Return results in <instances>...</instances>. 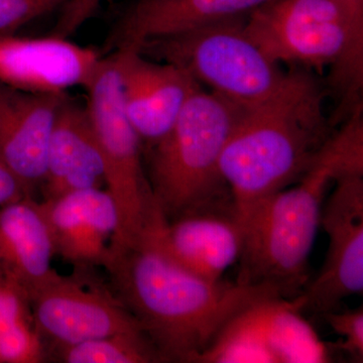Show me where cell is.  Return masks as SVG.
I'll return each instance as SVG.
<instances>
[{
	"label": "cell",
	"instance_id": "obj_1",
	"mask_svg": "<svg viewBox=\"0 0 363 363\" xmlns=\"http://www.w3.org/2000/svg\"><path fill=\"white\" fill-rule=\"evenodd\" d=\"M104 267L111 292L135 318L164 362L197 363L233 315L262 296L274 295L236 281H208L142 240L109 250Z\"/></svg>",
	"mask_w": 363,
	"mask_h": 363
},
{
	"label": "cell",
	"instance_id": "obj_2",
	"mask_svg": "<svg viewBox=\"0 0 363 363\" xmlns=\"http://www.w3.org/2000/svg\"><path fill=\"white\" fill-rule=\"evenodd\" d=\"M363 173V118L353 111L302 178L253 208L243 222L236 283L293 300L309 283V260L326 192L338 177Z\"/></svg>",
	"mask_w": 363,
	"mask_h": 363
},
{
	"label": "cell",
	"instance_id": "obj_3",
	"mask_svg": "<svg viewBox=\"0 0 363 363\" xmlns=\"http://www.w3.org/2000/svg\"><path fill=\"white\" fill-rule=\"evenodd\" d=\"M332 135L321 88L303 69L289 72L272 96L243 108L219 164L242 225L257 204L302 178Z\"/></svg>",
	"mask_w": 363,
	"mask_h": 363
},
{
	"label": "cell",
	"instance_id": "obj_4",
	"mask_svg": "<svg viewBox=\"0 0 363 363\" xmlns=\"http://www.w3.org/2000/svg\"><path fill=\"white\" fill-rule=\"evenodd\" d=\"M243 108L200 88L168 135L145 152L152 196L167 220L233 204L219 164Z\"/></svg>",
	"mask_w": 363,
	"mask_h": 363
},
{
	"label": "cell",
	"instance_id": "obj_5",
	"mask_svg": "<svg viewBox=\"0 0 363 363\" xmlns=\"http://www.w3.org/2000/svg\"><path fill=\"white\" fill-rule=\"evenodd\" d=\"M247 16L145 40L130 49L178 67L201 87L247 108L278 92L289 75L250 39Z\"/></svg>",
	"mask_w": 363,
	"mask_h": 363
},
{
	"label": "cell",
	"instance_id": "obj_6",
	"mask_svg": "<svg viewBox=\"0 0 363 363\" xmlns=\"http://www.w3.org/2000/svg\"><path fill=\"white\" fill-rule=\"evenodd\" d=\"M85 89L104 159L105 186L118 214L109 250H121L138 240L156 202L143 168L142 142L124 111L116 52L102 57Z\"/></svg>",
	"mask_w": 363,
	"mask_h": 363
},
{
	"label": "cell",
	"instance_id": "obj_7",
	"mask_svg": "<svg viewBox=\"0 0 363 363\" xmlns=\"http://www.w3.org/2000/svg\"><path fill=\"white\" fill-rule=\"evenodd\" d=\"M333 353L292 300L266 295L233 315L197 363H324Z\"/></svg>",
	"mask_w": 363,
	"mask_h": 363
},
{
	"label": "cell",
	"instance_id": "obj_8",
	"mask_svg": "<svg viewBox=\"0 0 363 363\" xmlns=\"http://www.w3.org/2000/svg\"><path fill=\"white\" fill-rule=\"evenodd\" d=\"M267 58L306 71L333 70L347 44L345 18L332 0H271L245 18Z\"/></svg>",
	"mask_w": 363,
	"mask_h": 363
},
{
	"label": "cell",
	"instance_id": "obj_9",
	"mask_svg": "<svg viewBox=\"0 0 363 363\" xmlns=\"http://www.w3.org/2000/svg\"><path fill=\"white\" fill-rule=\"evenodd\" d=\"M322 208L320 227L328 236L321 271L293 298L302 313L323 315L363 292V173L345 174Z\"/></svg>",
	"mask_w": 363,
	"mask_h": 363
},
{
	"label": "cell",
	"instance_id": "obj_10",
	"mask_svg": "<svg viewBox=\"0 0 363 363\" xmlns=\"http://www.w3.org/2000/svg\"><path fill=\"white\" fill-rule=\"evenodd\" d=\"M138 240L182 269L216 283L240 259L243 225L233 204L196 210L169 221L156 205Z\"/></svg>",
	"mask_w": 363,
	"mask_h": 363
},
{
	"label": "cell",
	"instance_id": "obj_11",
	"mask_svg": "<svg viewBox=\"0 0 363 363\" xmlns=\"http://www.w3.org/2000/svg\"><path fill=\"white\" fill-rule=\"evenodd\" d=\"M30 302L47 353L92 339L143 330L113 293L61 274L33 292Z\"/></svg>",
	"mask_w": 363,
	"mask_h": 363
},
{
	"label": "cell",
	"instance_id": "obj_12",
	"mask_svg": "<svg viewBox=\"0 0 363 363\" xmlns=\"http://www.w3.org/2000/svg\"><path fill=\"white\" fill-rule=\"evenodd\" d=\"M114 52L121 66L124 111L147 152L168 135L189 99L202 87L172 64L133 49Z\"/></svg>",
	"mask_w": 363,
	"mask_h": 363
},
{
	"label": "cell",
	"instance_id": "obj_13",
	"mask_svg": "<svg viewBox=\"0 0 363 363\" xmlns=\"http://www.w3.org/2000/svg\"><path fill=\"white\" fill-rule=\"evenodd\" d=\"M102 55L69 38L0 37V83L35 94H67L86 87Z\"/></svg>",
	"mask_w": 363,
	"mask_h": 363
},
{
	"label": "cell",
	"instance_id": "obj_14",
	"mask_svg": "<svg viewBox=\"0 0 363 363\" xmlns=\"http://www.w3.org/2000/svg\"><path fill=\"white\" fill-rule=\"evenodd\" d=\"M39 204L57 255L81 269L104 266L118 228L116 204L107 190L76 191Z\"/></svg>",
	"mask_w": 363,
	"mask_h": 363
},
{
	"label": "cell",
	"instance_id": "obj_15",
	"mask_svg": "<svg viewBox=\"0 0 363 363\" xmlns=\"http://www.w3.org/2000/svg\"><path fill=\"white\" fill-rule=\"evenodd\" d=\"M66 97L25 92L0 83V159L28 195L44 181L52 124Z\"/></svg>",
	"mask_w": 363,
	"mask_h": 363
},
{
	"label": "cell",
	"instance_id": "obj_16",
	"mask_svg": "<svg viewBox=\"0 0 363 363\" xmlns=\"http://www.w3.org/2000/svg\"><path fill=\"white\" fill-rule=\"evenodd\" d=\"M40 186L45 199L105 186L104 159L89 111L68 97L55 117Z\"/></svg>",
	"mask_w": 363,
	"mask_h": 363
},
{
	"label": "cell",
	"instance_id": "obj_17",
	"mask_svg": "<svg viewBox=\"0 0 363 363\" xmlns=\"http://www.w3.org/2000/svg\"><path fill=\"white\" fill-rule=\"evenodd\" d=\"M271 0H135L116 21L108 51L248 16Z\"/></svg>",
	"mask_w": 363,
	"mask_h": 363
},
{
	"label": "cell",
	"instance_id": "obj_18",
	"mask_svg": "<svg viewBox=\"0 0 363 363\" xmlns=\"http://www.w3.org/2000/svg\"><path fill=\"white\" fill-rule=\"evenodd\" d=\"M49 226L32 196L0 207V269L2 276L32 295L60 276Z\"/></svg>",
	"mask_w": 363,
	"mask_h": 363
},
{
	"label": "cell",
	"instance_id": "obj_19",
	"mask_svg": "<svg viewBox=\"0 0 363 363\" xmlns=\"http://www.w3.org/2000/svg\"><path fill=\"white\" fill-rule=\"evenodd\" d=\"M47 348L33 320L30 298L18 285L0 279V363H40Z\"/></svg>",
	"mask_w": 363,
	"mask_h": 363
},
{
	"label": "cell",
	"instance_id": "obj_20",
	"mask_svg": "<svg viewBox=\"0 0 363 363\" xmlns=\"http://www.w3.org/2000/svg\"><path fill=\"white\" fill-rule=\"evenodd\" d=\"M65 363L164 362L143 330L124 332L52 350Z\"/></svg>",
	"mask_w": 363,
	"mask_h": 363
},
{
	"label": "cell",
	"instance_id": "obj_21",
	"mask_svg": "<svg viewBox=\"0 0 363 363\" xmlns=\"http://www.w3.org/2000/svg\"><path fill=\"white\" fill-rule=\"evenodd\" d=\"M345 18L347 44L340 63L331 71V83L347 97L362 94L363 87V0H332Z\"/></svg>",
	"mask_w": 363,
	"mask_h": 363
},
{
	"label": "cell",
	"instance_id": "obj_22",
	"mask_svg": "<svg viewBox=\"0 0 363 363\" xmlns=\"http://www.w3.org/2000/svg\"><path fill=\"white\" fill-rule=\"evenodd\" d=\"M70 0H0V37L60 9Z\"/></svg>",
	"mask_w": 363,
	"mask_h": 363
},
{
	"label": "cell",
	"instance_id": "obj_23",
	"mask_svg": "<svg viewBox=\"0 0 363 363\" xmlns=\"http://www.w3.org/2000/svg\"><path fill=\"white\" fill-rule=\"evenodd\" d=\"M332 330L343 338L342 342L332 344L335 350L345 353L352 362H363V309L362 306L347 311L327 312L321 315Z\"/></svg>",
	"mask_w": 363,
	"mask_h": 363
},
{
	"label": "cell",
	"instance_id": "obj_24",
	"mask_svg": "<svg viewBox=\"0 0 363 363\" xmlns=\"http://www.w3.org/2000/svg\"><path fill=\"white\" fill-rule=\"evenodd\" d=\"M102 1L104 0H70L61 9L58 21L52 28V35L70 38L92 18Z\"/></svg>",
	"mask_w": 363,
	"mask_h": 363
},
{
	"label": "cell",
	"instance_id": "obj_25",
	"mask_svg": "<svg viewBox=\"0 0 363 363\" xmlns=\"http://www.w3.org/2000/svg\"><path fill=\"white\" fill-rule=\"evenodd\" d=\"M28 195L18 177L0 159V207Z\"/></svg>",
	"mask_w": 363,
	"mask_h": 363
},
{
	"label": "cell",
	"instance_id": "obj_26",
	"mask_svg": "<svg viewBox=\"0 0 363 363\" xmlns=\"http://www.w3.org/2000/svg\"><path fill=\"white\" fill-rule=\"evenodd\" d=\"M2 277H4V276H2L1 269H0V279H1V278H2Z\"/></svg>",
	"mask_w": 363,
	"mask_h": 363
}]
</instances>
